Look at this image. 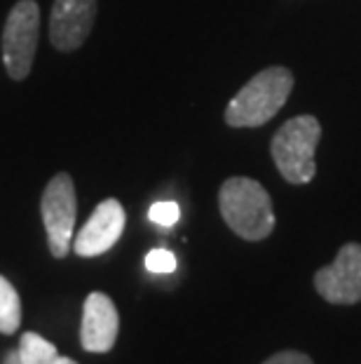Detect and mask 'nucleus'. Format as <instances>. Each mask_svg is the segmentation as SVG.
Masks as SVG:
<instances>
[{
	"label": "nucleus",
	"mask_w": 361,
	"mask_h": 364,
	"mask_svg": "<svg viewBox=\"0 0 361 364\" xmlns=\"http://www.w3.org/2000/svg\"><path fill=\"white\" fill-rule=\"evenodd\" d=\"M21 324V301L17 289L0 275V334H14Z\"/></svg>",
	"instance_id": "11"
},
{
	"label": "nucleus",
	"mask_w": 361,
	"mask_h": 364,
	"mask_svg": "<svg viewBox=\"0 0 361 364\" xmlns=\"http://www.w3.org/2000/svg\"><path fill=\"white\" fill-rule=\"evenodd\" d=\"M61 364H78V362L71 360V358H61Z\"/></svg>",
	"instance_id": "16"
},
{
	"label": "nucleus",
	"mask_w": 361,
	"mask_h": 364,
	"mask_svg": "<svg viewBox=\"0 0 361 364\" xmlns=\"http://www.w3.org/2000/svg\"><path fill=\"white\" fill-rule=\"evenodd\" d=\"M218 209L228 228L249 242L265 240L274 230L272 198L256 179L233 176L223 181L218 191Z\"/></svg>",
	"instance_id": "1"
},
{
	"label": "nucleus",
	"mask_w": 361,
	"mask_h": 364,
	"mask_svg": "<svg viewBox=\"0 0 361 364\" xmlns=\"http://www.w3.org/2000/svg\"><path fill=\"white\" fill-rule=\"evenodd\" d=\"M294 90V73L287 66H270L258 71L233 97L226 108L230 127H260L277 115Z\"/></svg>",
	"instance_id": "2"
},
{
	"label": "nucleus",
	"mask_w": 361,
	"mask_h": 364,
	"mask_svg": "<svg viewBox=\"0 0 361 364\" xmlns=\"http://www.w3.org/2000/svg\"><path fill=\"white\" fill-rule=\"evenodd\" d=\"M19 358L21 364H61V355L57 353V348L43 336L33 334V331H26L21 336Z\"/></svg>",
	"instance_id": "10"
},
{
	"label": "nucleus",
	"mask_w": 361,
	"mask_h": 364,
	"mask_svg": "<svg viewBox=\"0 0 361 364\" xmlns=\"http://www.w3.org/2000/svg\"><path fill=\"white\" fill-rule=\"evenodd\" d=\"M148 216H150L152 223L169 228V226H174V223L181 219V209L176 203H155L150 207Z\"/></svg>",
	"instance_id": "13"
},
{
	"label": "nucleus",
	"mask_w": 361,
	"mask_h": 364,
	"mask_svg": "<svg viewBox=\"0 0 361 364\" xmlns=\"http://www.w3.org/2000/svg\"><path fill=\"white\" fill-rule=\"evenodd\" d=\"M145 268H148L150 273H157V275L174 273L176 257L169 250H152V252H148V257H145Z\"/></svg>",
	"instance_id": "12"
},
{
	"label": "nucleus",
	"mask_w": 361,
	"mask_h": 364,
	"mask_svg": "<svg viewBox=\"0 0 361 364\" xmlns=\"http://www.w3.org/2000/svg\"><path fill=\"white\" fill-rule=\"evenodd\" d=\"M314 289L335 306H352L361 301V245L348 242L335 254L331 266L314 273Z\"/></svg>",
	"instance_id": "6"
},
{
	"label": "nucleus",
	"mask_w": 361,
	"mask_h": 364,
	"mask_svg": "<svg viewBox=\"0 0 361 364\" xmlns=\"http://www.w3.org/2000/svg\"><path fill=\"white\" fill-rule=\"evenodd\" d=\"M263 364H312V360L298 350H282L277 355H272L270 360H265Z\"/></svg>",
	"instance_id": "14"
},
{
	"label": "nucleus",
	"mask_w": 361,
	"mask_h": 364,
	"mask_svg": "<svg viewBox=\"0 0 361 364\" xmlns=\"http://www.w3.org/2000/svg\"><path fill=\"white\" fill-rule=\"evenodd\" d=\"M40 31V7L35 0H19L3 28V61L12 80H24L33 66Z\"/></svg>",
	"instance_id": "4"
},
{
	"label": "nucleus",
	"mask_w": 361,
	"mask_h": 364,
	"mask_svg": "<svg viewBox=\"0 0 361 364\" xmlns=\"http://www.w3.org/2000/svg\"><path fill=\"white\" fill-rule=\"evenodd\" d=\"M5 364H21V358H19V350H14V353H10V355H7V360H5Z\"/></svg>",
	"instance_id": "15"
},
{
	"label": "nucleus",
	"mask_w": 361,
	"mask_h": 364,
	"mask_svg": "<svg viewBox=\"0 0 361 364\" xmlns=\"http://www.w3.org/2000/svg\"><path fill=\"white\" fill-rule=\"evenodd\" d=\"M321 139V125L314 115H296L277 129L270 141L272 160L279 174L294 186L310 183L317 174L314 151Z\"/></svg>",
	"instance_id": "3"
},
{
	"label": "nucleus",
	"mask_w": 361,
	"mask_h": 364,
	"mask_svg": "<svg viewBox=\"0 0 361 364\" xmlns=\"http://www.w3.org/2000/svg\"><path fill=\"white\" fill-rule=\"evenodd\" d=\"M120 317L113 301L101 291L84 299L80 343L87 353H109L118 341Z\"/></svg>",
	"instance_id": "9"
},
{
	"label": "nucleus",
	"mask_w": 361,
	"mask_h": 364,
	"mask_svg": "<svg viewBox=\"0 0 361 364\" xmlns=\"http://www.w3.org/2000/svg\"><path fill=\"white\" fill-rule=\"evenodd\" d=\"M125 207H122L115 198L104 200L101 205L94 209L87 223L80 228V233L73 240V250L78 257L91 259L99 254H106L111 247L118 242L122 230H125Z\"/></svg>",
	"instance_id": "7"
},
{
	"label": "nucleus",
	"mask_w": 361,
	"mask_h": 364,
	"mask_svg": "<svg viewBox=\"0 0 361 364\" xmlns=\"http://www.w3.org/2000/svg\"><path fill=\"white\" fill-rule=\"evenodd\" d=\"M43 223L48 230V245L52 257L64 259L73 250V228L75 214H78V200H75V183L71 174L59 172L52 176L48 188L43 193Z\"/></svg>",
	"instance_id": "5"
},
{
	"label": "nucleus",
	"mask_w": 361,
	"mask_h": 364,
	"mask_svg": "<svg viewBox=\"0 0 361 364\" xmlns=\"http://www.w3.org/2000/svg\"><path fill=\"white\" fill-rule=\"evenodd\" d=\"M96 19V0H55L50 41L59 52H73L87 41Z\"/></svg>",
	"instance_id": "8"
}]
</instances>
